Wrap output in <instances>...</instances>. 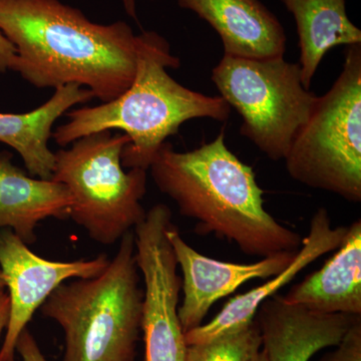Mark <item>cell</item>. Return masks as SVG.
Returning <instances> with one entry per match:
<instances>
[{"label":"cell","instance_id":"6da1fadb","mask_svg":"<svg viewBox=\"0 0 361 361\" xmlns=\"http://www.w3.org/2000/svg\"><path fill=\"white\" fill-rule=\"evenodd\" d=\"M0 30L16 49L11 71L39 89L78 85L108 103L134 80L142 39L125 21L92 23L59 0H0Z\"/></svg>","mask_w":361,"mask_h":361},{"label":"cell","instance_id":"7a4b0ae2","mask_svg":"<svg viewBox=\"0 0 361 361\" xmlns=\"http://www.w3.org/2000/svg\"><path fill=\"white\" fill-rule=\"evenodd\" d=\"M149 170L180 215L196 221L198 233L216 235L261 258L298 251L302 244L298 233L266 211L253 169L226 146L224 130L192 151H176L166 142Z\"/></svg>","mask_w":361,"mask_h":361},{"label":"cell","instance_id":"3957f363","mask_svg":"<svg viewBox=\"0 0 361 361\" xmlns=\"http://www.w3.org/2000/svg\"><path fill=\"white\" fill-rule=\"evenodd\" d=\"M141 39L132 85L113 101L66 113L68 122L52 132L56 144L66 147L94 133L122 130L130 139L122 153L123 168L148 171L159 149L183 123L202 118L229 120L232 109L222 97L188 89L169 75L167 68H179L180 61L165 37L144 32Z\"/></svg>","mask_w":361,"mask_h":361},{"label":"cell","instance_id":"277c9868","mask_svg":"<svg viewBox=\"0 0 361 361\" xmlns=\"http://www.w3.org/2000/svg\"><path fill=\"white\" fill-rule=\"evenodd\" d=\"M142 303L132 230L102 274L59 285L39 311L63 329V361H135Z\"/></svg>","mask_w":361,"mask_h":361},{"label":"cell","instance_id":"5b68a950","mask_svg":"<svg viewBox=\"0 0 361 361\" xmlns=\"http://www.w3.org/2000/svg\"><path fill=\"white\" fill-rule=\"evenodd\" d=\"M125 134L102 130L80 137L70 148L54 153L51 180L70 192V217L90 238L113 245L141 223L147 211L142 200L147 193L148 171H125Z\"/></svg>","mask_w":361,"mask_h":361},{"label":"cell","instance_id":"8992f818","mask_svg":"<svg viewBox=\"0 0 361 361\" xmlns=\"http://www.w3.org/2000/svg\"><path fill=\"white\" fill-rule=\"evenodd\" d=\"M341 75L318 97L284 158L304 186L361 202V44L348 45Z\"/></svg>","mask_w":361,"mask_h":361},{"label":"cell","instance_id":"52a82bcc","mask_svg":"<svg viewBox=\"0 0 361 361\" xmlns=\"http://www.w3.org/2000/svg\"><path fill=\"white\" fill-rule=\"evenodd\" d=\"M220 97L242 118L240 133L270 160H284L318 96L305 89L298 63L284 56H223L212 71Z\"/></svg>","mask_w":361,"mask_h":361},{"label":"cell","instance_id":"ba28073f","mask_svg":"<svg viewBox=\"0 0 361 361\" xmlns=\"http://www.w3.org/2000/svg\"><path fill=\"white\" fill-rule=\"evenodd\" d=\"M173 224L171 209L157 204L134 228L135 259L144 282L146 361L186 360L188 345L178 314L182 279L167 235Z\"/></svg>","mask_w":361,"mask_h":361},{"label":"cell","instance_id":"9c48e42d","mask_svg":"<svg viewBox=\"0 0 361 361\" xmlns=\"http://www.w3.org/2000/svg\"><path fill=\"white\" fill-rule=\"evenodd\" d=\"M110 261L106 254L71 262L47 260L33 253L13 230L0 229V270L9 298L0 361L16 360L18 337L54 289L68 280L99 276Z\"/></svg>","mask_w":361,"mask_h":361},{"label":"cell","instance_id":"30bf717a","mask_svg":"<svg viewBox=\"0 0 361 361\" xmlns=\"http://www.w3.org/2000/svg\"><path fill=\"white\" fill-rule=\"evenodd\" d=\"M167 235L182 272L183 301L178 314L185 334L201 326L214 304L241 285L282 272L297 252H282L250 264H239L202 255L183 239L175 224L171 226Z\"/></svg>","mask_w":361,"mask_h":361},{"label":"cell","instance_id":"8fae6325","mask_svg":"<svg viewBox=\"0 0 361 361\" xmlns=\"http://www.w3.org/2000/svg\"><path fill=\"white\" fill-rule=\"evenodd\" d=\"M360 319L361 315L307 310L278 294L255 315L268 361H310L318 351L336 346Z\"/></svg>","mask_w":361,"mask_h":361},{"label":"cell","instance_id":"7c38bea8","mask_svg":"<svg viewBox=\"0 0 361 361\" xmlns=\"http://www.w3.org/2000/svg\"><path fill=\"white\" fill-rule=\"evenodd\" d=\"M346 232L348 227L345 226L332 228L329 211L325 208L318 209L310 221L307 236L302 239V244L290 264L275 276L268 278L269 280L260 286L230 299L211 322L186 332L187 345L204 343L250 324L255 319L261 304L276 295L280 289L311 263L325 254L336 251L343 241Z\"/></svg>","mask_w":361,"mask_h":361},{"label":"cell","instance_id":"4fadbf2b","mask_svg":"<svg viewBox=\"0 0 361 361\" xmlns=\"http://www.w3.org/2000/svg\"><path fill=\"white\" fill-rule=\"evenodd\" d=\"M219 35L226 56L243 59L284 56L287 35L276 16L260 0H177Z\"/></svg>","mask_w":361,"mask_h":361},{"label":"cell","instance_id":"5bb4252c","mask_svg":"<svg viewBox=\"0 0 361 361\" xmlns=\"http://www.w3.org/2000/svg\"><path fill=\"white\" fill-rule=\"evenodd\" d=\"M71 197L61 183L32 177L13 164V154L0 151V229L8 228L27 245L49 218L70 217Z\"/></svg>","mask_w":361,"mask_h":361},{"label":"cell","instance_id":"9a60e30c","mask_svg":"<svg viewBox=\"0 0 361 361\" xmlns=\"http://www.w3.org/2000/svg\"><path fill=\"white\" fill-rule=\"evenodd\" d=\"M286 302L322 313L361 315V220L348 232L334 256L319 270L294 285Z\"/></svg>","mask_w":361,"mask_h":361},{"label":"cell","instance_id":"2e32d148","mask_svg":"<svg viewBox=\"0 0 361 361\" xmlns=\"http://www.w3.org/2000/svg\"><path fill=\"white\" fill-rule=\"evenodd\" d=\"M90 90L78 85H66L54 90L51 99L25 114L0 113V142L20 154L28 174L51 180L54 153L49 148L52 128L73 106L94 99Z\"/></svg>","mask_w":361,"mask_h":361},{"label":"cell","instance_id":"e0dca14e","mask_svg":"<svg viewBox=\"0 0 361 361\" xmlns=\"http://www.w3.org/2000/svg\"><path fill=\"white\" fill-rule=\"evenodd\" d=\"M298 35L301 80L305 89L327 52L338 45L361 44V30L349 20L346 0H282Z\"/></svg>","mask_w":361,"mask_h":361},{"label":"cell","instance_id":"ac0fdd59","mask_svg":"<svg viewBox=\"0 0 361 361\" xmlns=\"http://www.w3.org/2000/svg\"><path fill=\"white\" fill-rule=\"evenodd\" d=\"M262 349L257 322L216 337L204 343L187 346L185 361H253Z\"/></svg>","mask_w":361,"mask_h":361},{"label":"cell","instance_id":"d6986e66","mask_svg":"<svg viewBox=\"0 0 361 361\" xmlns=\"http://www.w3.org/2000/svg\"><path fill=\"white\" fill-rule=\"evenodd\" d=\"M336 348L318 361H361V319L348 329Z\"/></svg>","mask_w":361,"mask_h":361},{"label":"cell","instance_id":"ffe728a7","mask_svg":"<svg viewBox=\"0 0 361 361\" xmlns=\"http://www.w3.org/2000/svg\"><path fill=\"white\" fill-rule=\"evenodd\" d=\"M16 353L20 355V361H47L40 350L35 336L27 327L23 330L16 345ZM13 361H16V360Z\"/></svg>","mask_w":361,"mask_h":361},{"label":"cell","instance_id":"44dd1931","mask_svg":"<svg viewBox=\"0 0 361 361\" xmlns=\"http://www.w3.org/2000/svg\"><path fill=\"white\" fill-rule=\"evenodd\" d=\"M16 52L13 44L0 30V73L13 70Z\"/></svg>","mask_w":361,"mask_h":361},{"label":"cell","instance_id":"7402d4cb","mask_svg":"<svg viewBox=\"0 0 361 361\" xmlns=\"http://www.w3.org/2000/svg\"><path fill=\"white\" fill-rule=\"evenodd\" d=\"M9 317V298L7 293L0 298V336L6 330Z\"/></svg>","mask_w":361,"mask_h":361},{"label":"cell","instance_id":"603a6c76","mask_svg":"<svg viewBox=\"0 0 361 361\" xmlns=\"http://www.w3.org/2000/svg\"><path fill=\"white\" fill-rule=\"evenodd\" d=\"M122 2L128 16L137 20V0H122Z\"/></svg>","mask_w":361,"mask_h":361},{"label":"cell","instance_id":"cb8c5ba5","mask_svg":"<svg viewBox=\"0 0 361 361\" xmlns=\"http://www.w3.org/2000/svg\"><path fill=\"white\" fill-rule=\"evenodd\" d=\"M6 293V282L2 276L1 270H0V298Z\"/></svg>","mask_w":361,"mask_h":361},{"label":"cell","instance_id":"d4e9b609","mask_svg":"<svg viewBox=\"0 0 361 361\" xmlns=\"http://www.w3.org/2000/svg\"><path fill=\"white\" fill-rule=\"evenodd\" d=\"M253 361H268L267 357H266L265 353L262 349H261L260 353H258V355L256 356L255 360Z\"/></svg>","mask_w":361,"mask_h":361},{"label":"cell","instance_id":"484cf974","mask_svg":"<svg viewBox=\"0 0 361 361\" xmlns=\"http://www.w3.org/2000/svg\"><path fill=\"white\" fill-rule=\"evenodd\" d=\"M151 1H154V0H151Z\"/></svg>","mask_w":361,"mask_h":361}]
</instances>
